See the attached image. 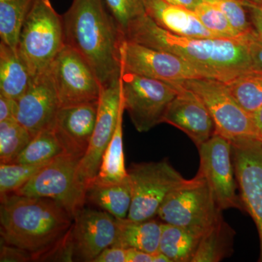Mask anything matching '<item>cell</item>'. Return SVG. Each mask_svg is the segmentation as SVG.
<instances>
[{
    "label": "cell",
    "mask_w": 262,
    "mask_h": 262,
    "mask_svg": "<svg viewBox=\"0 0 262 262\" xmlns=\"http://www.w3.org/2000/svg\"><path fill=\"white\" fill-rule=\"evenodd\" d=\"M248 34L239 38L183 37L161 28L146 14L130 24L125 38L177 55L192 63L206 78L226 83L254 72L246 42Z\"/></svg>",
    "instance_id": "cell-1"
},
{
    "label": "cell",
    "mask_w": 262,
    "mask_h": 262,
    "mask_svg": "<svg viewBox=\"0 0 262 262\" xmlns=\"http://www.w3.org/2000/svg\"><path fill=\"white\" fill-rule=\"evenodd\" d=\"M72 221L61 205L49 198L15 193L1 195V239L29 251L33 259L47 256L61 244Z\"/></svg>",
    "instance_id": "cell-2"
},
{
    "label": "cell",
    "mask_w": 262,
    "mask_h": 262,
    "mask_svg": "<svg viewBox=\"0 0 262 262\" xmlns=\"http://www.w3.org/2000/svg\"><path fill=\"white\" fill-rule=\"evenodd\" d=\"M63 18L66 45L89 62L102 86L120 77L125 35L103 0H73Z\"/></svg>",
    "instance_id": "cell-3"
},
{
    "label": "cell",
    "mask_w": 262,
    "mask_h": 262,
    "mask_svg": "<svg viewBox=\"0 0 262 262\" xmlns=\"http://www.w3.org/2000/svg\"><path fill=\"white\" fill-rule=\"evenodd\" d=\"M65 46L63 15L57 13L51 0H34L18 47L32 77L48 70Z\"/></svg>",
    "instance_id": "cell-4"
},
{
    "label": "cell",
    "mask_w": 262,
    "mask_h": 262,
    "mask_svg": "<svg viewBox=\"0 0 262 262\" xmlns=\"http://www.w3.org/2000/svg\"><path fill=\"white\" fill-rule=\"evenodd\" d=\"M222 211L206 179L198 171L168 194L158 216L163 223L206 232L222 217Z\"/></svg>",
    "instance_id": "cell-5"
},
{
    "label": "cell",
    "mask_w": 262,
    "mask_h": 262,
    "mask_svg": "<svg viewBox=\"0 0 262 262\" xmlns=\"http://www.w3.org/2000/svg\"><path fill=\"white\" fill-rule=\"evenodd\" d=\"M124 107L136 130L148 132L163 122L169 105L178 94L175 82L167 83L121 70Z\"/></svg>",
    "instance_id": "cell-6"
},
{
    "label": "cell",
    "mask_w": 262,
    "mask_h": 262,
    "mask_svg": "<svg viewBox=\"0 0 262 262\" xmlns=\"http://www.w3.org/2000/svg\"><path fill=\"white\" fill-rule=\"evenodd\" d=\"M80 160L66 153L60 155L13 193L49 198L61 205L74 219L86 201L85 188L78 178Z\"/></svg>",
    "instance_id": "cell-7"
},
{
    "label": "cell",
    "mask_w": 262,
    "mask_h": 262,
    "mask_svg": "<svg viewBox=\"0 0 262 262\" xmlns=\"http://www.w3.org/2000/svg\"><path fill=\"white\" fill-rule=\"evenodd\" d=\"M127 173L132 202L127 219L133 221L154 219L168 194L186 181L168 160L133 164Z\"/></svg>",
    "instance_id": "cell-8"
},
{
    "label": "cell",
    "mask_w": 262,
    "mask_h": 262,
    "mask_svg": "<svg viewBox=\"0 0 262 262\" xmlns=\"http://www.w3.org/2000/svg\"><path fill=\"white\" fill-rule=\"evenodd\" d=\"M179 82L193 91L206 105L213 117L216 134L231 142L256 139L251 115L241 107L225 82L212 78H194Z\"/></svg>",
    "instance_id": "cell-9"
},
{
    "label": "cell",
    "mask_w": 262,
    "mask_h": 262,
    "mask_svg": "<svg viewBox=\"0 0 262 262\" xmlns=\"http://www.w3.org/2000/svg\"><path fill=\"white\" fill-rule=\"evenodd\" d=\"M50 69L61 107L99 101L102 84L89 62L74 48L66 45Z\"/></svg>",
    "instance_id": "cell-10"
},
{
    "label": "cell",
    "mask_w": 262,
    "mask_h": 262,
    "mask_svg": "<svg viewBox=\"0 0 262 262\" xmlns=\"http://www.w3.org/2000/svg\"><path fill=\"white\" fill-rule=\"evenodd\" d=\"M198 149L199 171L208 182L220 209H244L241 196L236 192L237 180L232 142L215 133Z\"/></svg>",
    "instance_id": "cell-11"
},
{
    "label": "cell",
    "mask_w": 262,
    "mask_h": 262,
    "mask_svg": "<svg viewBox=\"0 0 262 262\" xmlns=\"http://www.w3.org/2000/svg\"><path fill=\"white\" fill-rule=\"evenodd\" d=\"M122 104L120 77L102 86L94 134L78 167L79 181L85 189L97 177L103 154L115 134Z\"/></svg>",
    "instance_id": "cell-12"
},
{
    "label": "cell",
    "mask_w": 262,
    "mask_h": 262,
    "mask_svg": "<svg viewBox=\"0 0 262 262\" xmlns=\"http://www.w3.org/2000/svg\"><path fill=\"white\" fill-rule=\"evenodd\" d=\"M121 70L167 83L206 78L192 63L177 55L126 39L122 46Z\"/></svg>",
    "instance_id": "cell-13"
},
{
    "label": "cell",
    "mask_w": 262,
    "mask_h": 262,
    "mask_svg": "<svg viewBox=\"0 0 262 262\" xmlns=\"http://www.w3.org/2000/svg\"><path fill=\"white\" fill-rule=\"evenodd\" d=\"M236 180L244 209L257 227L262 262V143L256 139L232 142Z\"/></svg>",
    "instance_id": "cell-14"
},
{
    "label": "cell",
    "mask_w": 262,
    "mask_h": 262,
    "mask_svg": "<svg viewBox=\"0 0 262 262\" xmlns=\"http://www.w3.org/2000/svg\"><path fill=\"white\" fill-rule=\"evenodd\" d=\"M17 103L15 119L33 136L53 128L61 104L51 69L32 77L27 91L17 100Z\"/></svg>",
    "instance_id": "cell-15"
},
{
    "label": "cell",
    "mask_w": 262,
    "mask_h": 262,
    "mask_svg": "<svg viewBox=\"0 0 262 262\" xmlns=\"http://www.w3.org/2000/svg\"><path fill=\"white\" fill-rule=\"evenodd\" d=\"M116 219L106 211L82 208L73 219L70 237L74 256L94 261L98 255L115 244Z\"/></svg>",
    "instance_id": "cell-16"
},
{
    "label": "cell",
    "mask_w": 262,
    "mask_h": 262,
    "mask_svg": "<svg viewBox=\"0 0 262 262\" xmlns=\"http://www.w3.org/2000/svg\"><path fill=\"white\" fill-rule=\"evenodd\" d=\"M175 83L178 87V94L167 108L163 122L182 130L199 147L215 133L213 117L193 91L179 82Z\"/></svg>",
    "instance_id": "cell-17"
},
{
    "label": "cell",
    "mask_w": 262,
    "mask_h": 262,
    "mask_svg": "<svg viewBox=\"0 0 262 262\" xmlns=\"http://www.w3.org/2000/svg\"><path fill=\"white\" fill-rule=\"evenodd\" d=\"M98 107V101L60 107L53 130L66 154L83 158L94 134Z\"/></svg>",
    "instance_id": "cell-18"
},
{
    "label": "cell",
    "mask_w": 262,
    "mask_h": 262,
    "mask_svg": "<svg viewBox=\"0 0 262 262\" xmlns=\"http://www.w3.org/2000/svg\"><path fill=\"white\" fill-rule=\"evenodd\" d=\"M146 15L157 25L177 35L188 37L225 38L207 29L195 13L164 0H145Z\"/></svg>",
    "instance_id": "cell-19"
},
{
    "label": "cell",
    "mask_w": 262,
    "mask_h": 262,
    "mask_svg": "<svg viewBox=\"0 0 262 262\" xmlns=\"http://www.w3.org/2000/svg\"><path fill=\"white\" fill-rule=\"evenodd\" d=\"M163 223L154 219L144 221L116 219L117 237L113 246L157 253L159 251Z\"/></svg>",
    "instance_id": "cell-20"
},
{
    "label": "cell",
    "mask_w": 262,
    "mask_h": 262,
    "mask_svg": "<svg viewBox=\"0 0 262 262\" xmlns=\"http://www.w3.org/2000/svg\"><path fill=\"white\" fill-rule=\"evenodd\" d=\"M86 200L115 219H126L132 202V187L129 177L115 183L93 181L86 189Z\"/></svg>",
    "instance_id": "cell-21"
},
{
    "label": "cell",
    "mask_w": 262,
    "mask_h": 262,
    "mask_svg": "<svg viewBox=\"0 0 262 262\" xmlns=\"http://www.w3.org/2000/svg\"><path fill=\"white\" fill-rule=\"evenodd\" d=\"M32 77L18 50L0 42V94L17 101L27 91Z\"/></svg>",
    "instance_id": "cell-22"
},
{
    "label": "cell",
    "mask_w": 262,
    "mask_h": 262,
    "mask_svg": "<svg viewBox=\"0 0 262 262\" xmlns=\"http://www.w3.org/2000/svg\"><path fill=\"white\" fill-rule=\"evenodd\" d=\"M204 231L163 223L159 251L171 262H192Z\"/></svg>",
    "instance_id": "cell-23"
},
{
    "label": "cell",
    "mask_w": 262,
    "mask_h": 262,
    "mask_svg": "<svg viewBox=\"0 0 262 262\" xmlns=\"http://www.w3.org/2000/svg\"><path fill=\"white\" fill-rule=\"evenodd\" d=\"M235 232L223 217L205 232L192 262H219L232 253Z\"/></svg>",
    "instance_id": "cell-24"
},
{
    "label": "cell",
    "mask_w": 262,
    "mask_h": 262,
    "mask_svg": "<svg viewBox=\"0 0 262 262\" xmlns=\"http://www.w3.org/2000/svg\"><path fill=\"white\" fill-rule=\"evenodd\" d=\"M125 111L124 104H122L115 134L103 154L99 171L94 180L103 183H115L121 182L128 177L125 169L122 140V119Z\"/></svg>",
    "instance_id": "cell-25"
},
{
    "label": "cell",
    "mask_w": 262,
    "mask_h": 262,
    "mask_svg": "<svg viewBox=\"0 0 262 262\" xmlns=\"http://www.w3.org/2000/svg\"><path fill=\"white\" fill-rule=\"evenodd\" d=\"M34 0H0L1 42L18 50L19 38Z\"/></svg>",
    "instance_id": "cell-26"
},
{
    "label": "cell",
    "mask_w": 262,
    "mask_h": 262,
    "mask_svg": "<svg viewBox=\"0 0 262 262\" xmlns=\"http://www.w3.org/2000/svg\"><path fill=\"white\" fill-rule=\"evenodd\" d=\"M64 153L53 128L47 129L34 136L13 163L30 165L46 163Z\"/></svg>",
    "instance_id": "cell-27"
},
{
    "label": "cell",
    "mask_w": 262,
    "mask_h": 262,
    "mask_svg": "<svg viewBox=\"0 0 262 262\" xmlns=\"http://www.w3.org/2000/svg\"><path fill=\"white\" fill-rule=\"evenodd\" d=\"M226 84L241 107L250 115L262 106V73L251 72Z\"/></svg>",
    "instance_id": "cell-28"
},
{
    "label": "cell",
    "mask_w": 262,
    "mask_h": 262,
    "mask_svg": "<svg viewBox=\"0 0 262 262\" xmlns=\"http://www.w3.org/2000/svg\"><path fill=\"white\" fill-rule=\"evenodd\" d=\"M33 137L31 133L16 120L0 122L1 163H13Z\"/></svg>",
    "instance_id": "cell-29"
},
{
    "label": "cell",
    "mask_w": 262,
    "mask_h": 262,
    "mask_svg": "<svg viewBox=\"0 0 262 262\" xmlns=\"http://www.w3.org/2000/svg\"><path fill=\"white\" fill-rule=\"evenodd\" d=\"M48 163L42 164H0V193L1 195L18 190Z\"/></svg>",
    "instance_id": "cell-30"
},
{
    "label": "cell",
    "mask_w": 262,
    "mask_h": 262,
    "mask_svg": "<svg viewBox=\"0 0 262 262\" xmlns=\"http://www.w3.org/2000/svg\"><path fill=\"white\" fill-rule=\"evenodd\" d=\"M192 11L207 29L221 37L239 38L246 35L234 28L228 18L218 8L209 3L202 1Z\"/></svg>",
    "instance_id": "cell-31"
},
{
    "label": "cell",
    "mask_w": 262,
    "mask_h": 262,
    "mask_svg": "<svg viewBox=\"0 0 262 262\" xmlns=\"http://www.w3.org/2000/svg\"><path fill=\"white\" fill-rule=\"evenodd\" d=\"M103 2L124 35L131 24L146 14L145 0H103Z\"/></svg>",
    "instance_id": "cell-32"
},
{
    "label": "cell",
    "mask_w": 262,
    "mask_h": 262,
    "mask_svg": "<svg viewBox=\"0 0 262 262\" xmlns=\"http://www.w3.org/2000/svg\"><path fill=\"white\" fill-rule=\"evenodd\" d=\"M218 8L228 18L232 26L244 34L253 32L248 20L244 0H203Z\"/></svg>",
    "instance_id": "cell-33"
},
{
    "label": "cell",
    "mask_w": 262,
    "mask_h": 262,
    "mask_svg": "<svg viewBox=\"0 0 262 262\" xmlns=\"http://www.w3.org/2000/svg\"><path fill=\"white\" fill-rule=\"evenodd\" d=\"M246 42L253 71L262 73V39L258 38L253 31L248 34Z\"/></svg>",
    "instance_id": "cell-34"
},
{
    "label": "cell",
    "mask_w": 262,
    "mask_h": 262,
    "mask_svg": "<svg viewBox=\"0 0 262 262\" xmlns=\"http://www.w3.org/2000/svg\"><path fill=\"white\" fill-rule=\"evenodd\" d=\"M33 259L32 253L22 248L5 244L1 246L0 261L26 262Z\"/></svg>",
    "instance_id": "cell-35"
},
{
    "label": "cell",
    "mask_w": 262,
    "mask_h": 262,
    "mask_svg": "<svg viewBox=\"0 0 262 262\" xmlns=\"http://www.w3.org/2000/svg\"><path fill=\"white\" fill-rule=\"evenodd\" d=\"M246 10L249 11L250 21L253 31L262 39V4L253 0H244Z\"/></svg>",
    "instance_id": "cell-36"
},
{
    "label": "cell",
    "mask_w": 262,
    "mask_h": 262,
    "mask_svg": "<svg viewBox=\"0 0 262 262\" xmlns=\"http://www.w3.org/2000/svg\"><path fill=\"white\" fill-rule=\"evenodd\" d=\"M127 249L112 246L103 250L93 262H126Z\"/></svg>",
    "instance_id": "cell-37"
},
{
    "label": "cell",
    "mask_w": 262,
    "mask_h": 262,
    "mask_svg": "<svg viewBox=\"0 0 262 262\" xmlns=\"http://www.w3.org/2000/svg\"><path fill=\"white\" fill-rule=\"evenodd\" d=\"M18 103L16 100L0 94V122L16 120Z\"/></svg>",
    "instance_id": "cell-38"
},
{
    "label": "cell",
    "mask_w": 262,
    "mask_h": 262,
    "mask_svg": "<svg viewBox=\"0 0 262 262\" xmlns=\"http://www.w3.org/2000/svg\"><path fill=\"white\" fill-rule=\"evenodd\" d=\"M126 262H154V253L128 248L127 249Z\"/></svg>",
    "instance_id": "cell-39"
},
{
    "label": "cell",
    "mask_w": 262,
    "mask_h": 262,
    "mask_svg": "<svg viewBox=\"0 0 262 262\" xmlns=\"http://www.w3.org/2000/svg\"><path fill=\"white\" fill-rule=\"evenodd\" d=\"M256 139L262 143V106L251 115Z\"/></svg>",
    "instance_id": "cell-40"
},
{
    "label": "cell",
    "mask_w": 262,
    "mask_h": 262,
    "mask_svg": "<svg viewBox=\"0 0 262 262\" xmlns=\"http://www.w3.org/2000/svg\"><path fill=\"white\" fill-rule=\"evenodd\" d=\"M164 1L171 5L193 10L196 5L200 4L203 0H164Z\"/></svg>",
    "instance_id": "cell-41"
},
{
    "label": "cell",
    "mask_w": 262,
    "mask_h": 262,
    "mask_svg": "<svg viewBox=\"0 0 262 262\" xmlns=\"http://www.w3.org/2000/svg\"><path fill=\"white\" fill-rule=\"evenodd\" d=\"M154 262H171L168 256H165L163 253L158 251L154 253Z\"/></svg>",
    "instance_id": "cell-42"
},
{
    "label": "cell",
    "mask_w": 262,
    "mask_h": 262,
    "mask_svg": "<svg viewBox=\"0 0 262 262\" xmlns=\"http://www.w3.org/2000/svg\"><path fill=\"white\" fill-rule=\"evenodd\" d=\"M255 1L257 2V3H261L262 4V0H255Z\"/></svg>",
    "instance_id": "cell-43"
}]
</instances>
